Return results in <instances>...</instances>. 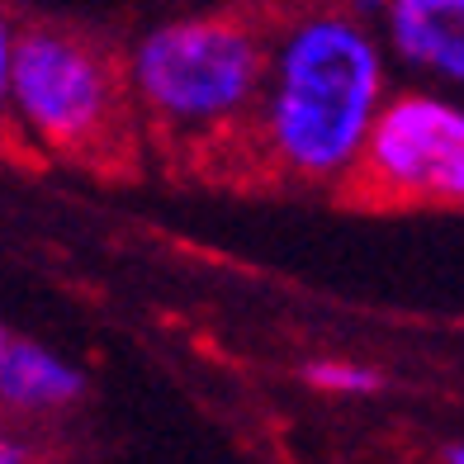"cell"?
<instances>
[{
    "instance_id": "7a4b0ae2",
    "label": "cell",
    "mask_w": 464,
    "mask_h": 464,
    "mask_svg": "<svg viewBox=\"0 0 464 464\" xmlns=\"http://www.w3.org/2000/svg\"><path fill=\"white\" fill-rule=\"evenodd\" d=\"M270 24L246 14H180L133 38L123 57L133 110L180 152H242L261 104Z\"/></svg>"
},
{
    "instance_id": "3957f363",
    "label": "cell",
    "mask_w": 464,
    "mask_h": 464,
    "mask_svg": "<svg viewBox=\"0 0 464 464\" xmlns=\"http://www.w3.org/2000/svg\"><path fill=\"white\" fill-rule=\"evenodd\" d=\"M0 86L14 123L62 157H104L138 119L129 76L91 38L57 24L5 29Z\"/></svg>"
},
{
    "instance_id": "5b68a950",
    "label": "cell",
    "mask_w": 464,
    "mask_h": 464,
    "mask_svg": "<svg viewBox=\"0 0 464 464\" xmlns=\"http://www.w3.org/2000/svg\"><path fill=\"white\" fill-rule=\"evenodd\" d=\"M379 34L398 72L464 95V0H389Z\"/></svg>"
},
{
    "instance_id": "52a82bcc",
    "label": "cell",
    "mask_w": 464,
    "mask_h": 464,
    "mask_svg": "<svg viewBox=\"0 0 464 464\" xmlns=\"http://www.w3.org/2000/svg\"><path fill=\"white\" fill-rule=\"evenodd\" d=\"M304 379L313 389L323 393H374L379 384H384V374H379L374 365H361V361H336V355H327V361H313L304 370Z\"/></svg>"
},
{
    "instance_id": "8992f818",
    "label": "cell",
    "mask_w": 464,
    "mask_h": 464,
    "mask_svg": "<svg viewBox=\"0 0 464 464\" xmlns=\"http://www.w3.org/2000/svg\"><path fill=\"white\" fill-rule=\"evenodd\" d=\"M86 374L72 361H62L44 342L5 332L0 336V403L19 417H48L81 403Z\"/></svg>"
},
{
    "instance_id": "ba28073f",
    "label": "cell",
    "mask_w": 464,
    "mask_h": 464,
    "mask_svg": "<svg viewBox=\"0 0 464 464\" xmlns=\"http://www.w3.org/2000/svg\"><path fill=\"white\" fill-rule=\"evenodd\" d=\"M346 5H351L355 14H365V19H374V24H379V14L389 10V0H346Z\"/></svg>"
},
{
    "instance_id": "277c9868",
    "label": "cell",
    "mask_w": 464,
    "mask_h": 464,
    "mask_svg": "<svg viewBox=\"0 0 464 464\" xmlns=\"http://www.w3.org/2000/svg\"><path fill=\"white\" fill-rule=\"evenodd\" d=\"M351 189L384 204L464 208V100L440 86L393 91Z\"/></svg>"
},
{
    "instance_id": "6da1fadb",
    "label": "cell",
    "mask_w": 464,
    "mask_h": 464,
    "mask_svg": "<svg viewBox=\"0 0 464 464\" xmlns=\"http://www.w3.org/2000/svg\"><path fill=\"white\" fill-rule=\"evenodd\" d=\"M389 67L379 24L351 5L280 14L242 157L289 185H351L393 95Z\"/></svg>"
},
{
    "instance_id": "30bf717a",
    "label": "cell",
    "mask_w": 464,
    "mask_h": 464,
    "mask_svg": "<svg viewBox=\"0 0 464 464\" xmlns=\"http://www.w3.org/2000/svg\"><path fill=\"white\" fill-rule=\"evenodd\" d=\"M446 464H464V446H450L446 450Z\"/></svg>"
},
{
    "instance_id": "9c48e42d",
    "label": "cell",
    "mask_w": 464,
    "mask_h": 464,
    "mask_svg": "<svg viewBox=\"0 0 464 464\" xmlns=\"http://www.w3.org/2000/svg\"><path fill=\"white\" fill-rule=\"evenodd\" d=\"M0 464H29V450L19 446V440H5V446H0Z\"/></svg>"
}]
</instances>
